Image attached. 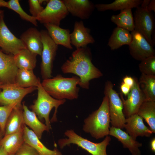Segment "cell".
<instances>
[{
    "label": "cell",
    "mask_w": 155,
    "mask_h": 155,
    "mask_svg": "<svg viewBox=\"0 0 155 155\" xmlns=\"http://www.w3.org/2000/svg\"><path fill=\"white\" fill-rule=\"evenodd\" d=\"M90 49L87 46L76 49L62 65L64 73H72L80 78L79 85L84 89H88L90 82L102 77L103 74L92 61Z\"/></svg>",
    "instance_id": "6da1fadb"
},
{
    "label": "cell",
    "mask_w": 155,
    "mask_h": 155,
    "mask_svg": "<svg viewBox=\"0 0 155 155\" xmlns=\"http://www.w3.org/2000/svg\"><path fill=\"white\" fill-rule=\"evenodd\" d=\"M80 82L77 76L65 78L61 74L43 80L41 84L45 90L54 98L58 100H72L79 96Z\"/></svg>",
    "instance_id": "7a4b0ae2"
},
{
    "label": "cell",
    "mask_w": 155,
    "mask_h": 155,
    "mask_svg": "<svg viewBox=\"0 0 155 155\" xmlns=\"http://www.w3.org/2000/svg\"><path fill=\"white\" fill-rule=\"evenodd\" d=\"M110 123L108 99L105 95L98 108L84 120L83 129L93 138L100 139L109 135Z\"/></svg>",
    "instance_id": "3957f363"
},
{
    "label": "cell",
    "mask_w": 155,
    "mask_h": 155,
    "mask_svg": "<svg viewBox=\"0 0 155 155\" xmlns=\"http://www.w3.org/2000/svg\"><path fill=\"white\" fill-rule=\"evenodd\" d=\"M37 89V99L30 106V108L40 120H44L49 131L51 129V122L57 121V113L59 107L64 104L66 100H58L52 97L44 89L41 82Z\"/></svg>",
    "instance_id": "277c9868"
},
{
    "label": "cell",
    "mask_w": 155,
    "mask_h": 155,
    "mask_svg": "<svg viewBox=\"0 0 155 155\" xmlns=\"http://www.w3.org/2000/svg\"><path fill=\"white\" fill-rule=\"evenodd\" d=\"M67 138L59 139L58 144L61 149L71 144L77 145L86 150L92 155H107L106 148L111 138L108 135L102 142L99 143L92 142L76 133L72 130H67L64 133Z\"/></svg>",
    "instance_id": "5b68a950"
},
{
    "label": "cell",
    "mask_w": 155,
    "mask_h": 155,
    "mask_svg": "<svg viewBox=\"0 0 155 155\" xmlns=\"http://www.w3.org/2000/svg\"><path fill=\"white\" fill-rule=\"evenodd\" d=\"M104 93L108 99L109 113L112 126L120 129L124 128L126 118L123 113V105L119 94L113 89L109 81L106 82Z\"/></svg>",
    "instance_id": "8992f818"
},
{
    "label": "cell",
    "mask_w": 155,
    "mask_h": 155,
    "mask_svg": "<svg viewBox=\"0 0 155 155\" xmlns=\"http://www.w3.org/2000/svg\"><path fill=\"white\" fill-rule=\"evenodd\" d=\"M43 49L40 64L41 74L43 80L52 78L53 63L58 45L52 39L47 30L40 31Z\"/></svg>",
    "instance_id": "52a82bcc"
},
{
    "label": "cell",
    "mask_w": 155,
    "mask_h": 155,
    "mask_svg": "<svg viewBox=\"0 0 155 155\" xmlns=\"http://www.w3.org/2000/svg\"><path fill=\"white\" fill-rule=\"evenodd\" d=\"M134 30L142 34L153 47L155 44V21L152 12L139 7L134 13Z\"/></svg>",
    "instance_id": "ba28073f"
},
{
    "label": "cell",
    "mask_w": 155,
    "mask_h": 155,
    "mask_svg": "<svg viewBox=\"0 0 155 155\" xmlns=\"http://www.w3.org/2000/svg\"><path fill=\"white\" fill-rule=\"evenodd\" d=\"M63 0H50L42 11L36 18L43 24L59 26L61 21L69 13Z\"/></svg>",
    "instance_id": "9c48e42d"
},
{
    "label": "cell",
    "mask_w": 155,
    "mask_h": 155,
    "mask_svg": "<svg viewBox=\"0 0 155 155\" xmlns=\"http://www.w3.org/2000/svg\"><path fill=\"white\" fill-rule=\"evenodd\" d=\"M0 88V104L3 105L16 104L22 106V101L27 94L31 93L37 87H32L27 88L20 87L15 84H1Z\"/></svg>",
    "instance_id": "30bf717a"
},
{
    "label": "cell",
    "mask_w": 155,
    "mask_h": 155,
    "mask_svg": "<svg viewBox=\"0 0 155 155\" xmlns=\"http://www.w3.org/2000/svg\"><path fill=\"white\" fill-rule=\"evenodd\" d=\"M0 47L5 53L13 55L27 48L21 39L15 36L7 27L4 20V13L0 16Z\"/></svg>",
    "instance_id": "8fae6325"
},
{
    "label": "cell",
    "mask_w": 155,
    "mask_h": 155,
    "mask_svg": "<svg viewBox=\"0 0 155 155\" xmlns=\"http://www.w3.org/2000/svg\"><path fill=\"white\" fill-rule=\"evenodd\" d=\"M132 40L128 45L130 54L135 59L141 61L154 56L155 50L140 33L135 30L131 32Z\"/></svg>",
    "instance_id": "7c38bea8"
},
{
    "label": "cell",
    "mask_w": 155,
    "mask_h": 155,
    "mask_svg": "<svg viewBox=\"0 0 155 155\" xmlns=\"http://www.w3.org/2000/svg\"><path fill=\"white\" fill-rule=\"evenodd\" d=\"M134 78V85L131 88L127 99L125 100L123 94L121 93L120 94L123 105V113L126 119L137 114L140 107L145 101V97L140 88L138 80L136 78Z\"/></svg>",
    "instance_id": "4fadbf2b"
},
{
    "label": "cell",
    "mask_w": 155,
    "mask_h": 155,
    "mask_svg": "<svg viewBox=\"0 0 155 155\" xmlns=\"http://www.w3.org/2000/svg\"><path fill=\"white\" fill-rule=\"evenodd\" d=\"M18 70L14 55L4 53L0 49V82L1 84H14Z\"/></svg>",
    "instance_id": "5bb4252c"
},
{
    "label": "cell",
    "mask_w": 155,
    "mask_h": 155,
    "mask_svg": "<svg viewBox=\"0 0 155 155\" xmlns=\"http://www.w3.org/2000/svg\"><path fill=\"white\" fill-rule=\"evenodd\" d=\"M69 13L82 20L89 18L95 8V5L88 0H63Z\"/></svg>",
    "instance_id": "9a60e30c"
},
{
    "label": "cell",
    "mask_w": 155,
    "mask_h": 155,
    "mask_svg": "<svg viewBox=\"0 0 155 155\" xmlns=\"http://www.w3.org/2000/svg\"><path fill=\"white\" fill-rule=\"evenodd\" d=\"M90 29L84 26L83 21L75 22L73 30L70 33V38L71 45L76 49L87 47L95 41L90 34Z\"/></svg>",
    "instance_id": "2e32d148"
},
{
    "label": "cell",
    "mask_w": 155,
    "mask_h": 155,
    "mask_svg": "<svg viewBox=\"0 0 155 155\" xmlns=\"http://www.w3.org/2000/svg\"><path fill=\"white\" fill-rule=\"evenodd\" d=\"M143 118L137 114L126 119L124 128L126 132L135 140L138 136L150 137L152 132L144 123Z\"/></svg>",
    "instance_id": "e0dca14e"
},
{
    "label": "cell",
    "mask_w": 155,
    "mask_h": 155,
    "mask_svg": "<svg viewBox=\"0 0 155 155\" xmlns=\"http://www.w3.org/2000/svg\"><path fill=\"white\" fill-rule=\"evenodd\" d=\"M20 39L29 51L41 56L43 44L40 31L35 28H30L21 34Z\"/></svg>",
    "instance_id": "ac0fdd59"
},
{
    "label": "cell",
    "mask_w": 155,
    "mask_h": 155,
    "mask_svg": "<svg viewBox=\"0 0 155 155\" xmlns=\"http://www.w3.org/2000/svg\"><path fill=\"white\" fill-rule=\"evenodd\" d=\"M23 129L24 142L33 148L38 155H62L61 152L57 149L51 150L46 148L33 131L25 124Z\"/></svg>",
    "instance_id": "d6986e66"
},
{
    "label": "cell",
    "mask_w": 155,
    "mask_h": 155,
    "mask_svg": "<svg viewBox=\"0 0 155 155\" xmlns=\"http://www.w3.org/2000/svg\"><path fill=\"white\" fill-rule=\"evenodd\" d=\"M109 135L116 138L122 144L123 148L129 149L132 155H141L139 148L142 146V143L122 129L112 126L110 128Z\"/></svg>",
    "instance_id": "ffe728a7"
},
{
    "label": "cell",
    "mask_w": 155,
    "mask_h": 155,
    "mask_svg": "<svg viewBox=\"0 0 155 155\" xmlns=\"http://www.w3.org/2000/svg\"><path fill=\"white\" fill-rule=\"evenodd\" d=\"M44 25L49 36L56 44L62 45L69 49H72L69 29L62 28L59 26L52 24Z\"/></svg>",
    "instance_id": "44dd1931"
},
{
    "label": "cell",
    "mask_w": 155,
    "mask_h": 155,
    "mask_svg": "<svg viewBox=\"0 0 155 155\" xmlns=\"http://www.w3.org/2000/svg\"><path fill=\"white\" fill-rule=\"evenodd\" d=\"M22 108L24 124L28 126L40 139L44 131H49L47 127L40 120L34 112L29 109L24 102L22 103Z\"/></svg>",
    "instance_id": "7402d4cb"
},
{
    "label": "cell",
    "mask_w": 155,
    "mask_h": 155,
    "mask_svg": "<svg viewBox=\"0 0 155 155\" xmlns=\"http://www.w3.org/2000/svg\"><path fill=\"white\" fill-rule=\"evenodd\" d=\"M24 142L23 129L16 132L4 135L0 142V146L3 148L8 155L15 154Z\"/></svg>",
    "instance_id": "603a6c76"
},
{
    "label": "cell",
    "mask_w": 155,
    "mask_h": 155,
    "mask_svg": "<svg viewBox=\"0 0 155 155\" xmlns=\"http://www.w3.org/2000/svg\"><path fill=\"white\" fill-rule=\"evenodd\" d=\"M132 40V36L129 31L117 27L113 30L107 45L111 50H114L124 45H129Z\"/></svg>",
    "instance_id": "cb8c5ba5"
},
{
    "label": "cell",
    "mask_w": 155,
    "mask_h": 155,
    "mask_svg": "<svg viewBox=\"0 0 155 155\" xmlns=\"http://www.w3.org/2000/svg\"><path fill=\"white\" fill-rule=\"evenodd\" d=\"M22 106H15L7 121L5 130V135L18 131L23 129L24 125Z\"/></svg>",
    "instance_id": "d4e9b609"
},
{
    "label": "cell",
    "mask_w": 155,
    "mask_h": 155,
    "mask_svg": "<svg viewBox=\"0 0 155 155\" xmlns=\"http://www.w3.org/2000/svg\"><path fill=\"white\" fill-rule=\"evenodd\" d=\"M37 55L26 48L14 55V57L18 69L33 70L36 66Z\"/></svg>",
    "instance_id": "484cf974"
},
{
    "label": "cell",
    "mask_w": 155,
    "mask_h": 155,
    "mask_svg": "<svg viewBox=\"0 0 155 155\" xmlns=\"http://www.w3.org/2000/svg\"><path fill=\"white\" fill-rule=\"evenodd\" d=\"M142 1V0H115L108 4H97L95 7L100 11L107 10L121 11L126 9L137 8L141 5Z\"/></svg>",
    "instance_id": "4316f807"
},
{
    "label": "cell",
    "mask_w": 155,
    "mask_h": 155,
    "mask_svg": "<svg viewBox=\"0 0 155 155\" xmlns=\"http://www.w3.org/2000/svg\"><path fill=\"white\" fill-rule=\"evenodd\" d=\"M40 79L34 74L32 70L18 69L14 84L24 88L37 87L40 83Z\"/></svg>",
    "instance_id": "83f0119b"
},
{
    "label": "cell",
    "mask_w": 155,
    "mask_h": 155,
    "mask_svg": "<svg viewBox=\"0 0 155 155\" xmlns=\"http://www.w3.org/2000/svg\"><path fill=\"white\" fill-rule=\"evenodd\" d=\"M111 20L118 27L129 32L134 30V19L131 9H126L121 10L119 14L112 15Z\"/></svg>",
    "instance_id": "f1b7e54d"
},
{
    "label": "cell",
    "mask_w": 155,
    "mask_h": 155,
    "mask_svg": "<svg viewBox=\"0 0 155 155\" xmlns=\"http://www.w3.org/2000/svg\"><path fill=\"white\" fill-rule=\"evenodd\" d=\"M137 114L144 119L152 133H155V101H145L141 105Z\"/></svg>",
    "instance_id": "f546056e"
},
{
    "label": "cell",
    "mask_w": 155,
    "mask_h": 155,
    "mask_svg": "<svg viewBox=\"0 0 155 155\" xmlns=\"http://www.w3.org/2000/svg\"><path fill=\"white\" fill-rule=\"evenodd\" d=\"M138 82L145 101H155V75L142 74Z\"/></svg>",
    "instance_id": "4dcf8cb0"
},
{
    "label": "cell",
    "mask_w": 155,
    "mask_h": 155,
    "mask_svg": "<svg viewBox=\"0 0 155 155\" xmlns=\"http://www.w3.org/2000/svg\"><path fill=\"white\" fill-rule=\"evenodd\" d=\"M7 2V8L11 9L16 13L23 20L29 22L36 26L37 20L36 18L27 14L22 9L18 0H10Z\"/></svg>",
    "instance_id": "1f68e13d"
},
{
    "label": "cell",
    "mask_w": 155,
    "mask_h": 155,
    "mask_svg": "<svg viewBox=\"0 0 155 155\" xmlns=\"http://www.w3.org/2000/svg\"><path fill=\"white\" fill-rule=\"evenodd\" d=\"M139 68L142 74L155 75V56L148 57L141 61Z\"/></svg>",
    "instance_id": "d6a6232c"
},
{
    "label": "cell",
    "mask_w": 155,
    "mask_h": 155,
    "mask_svg": "<svg viewBox=\"0 0 155 155\" xmlns=\"http://www.w3.org/2000/svg\"><path fill=\"white\" fill-rule=\"evenodd\" d=\"M16 104L0 106V127L1 131L5 133V128L7 119Z\"/></svg>",
    "instance_id": "836d02e7"
},
{
    "label": "cell",
    "mask_w": 155,
    "mask_h": 155,
    "mask_svg": "<svg viewBox=\"0 0 155 155\" xmlns=\"http://www.w3.org/2000/svg\"><path fill=\"white\" fill-rule=\"evenodd\" d=\"M45 0H29L28 1L29 11L32 16L36 18L42 11L44 8L41 4Z\"/></svg>",
    "instance_id": "e575fe53"
},
{
    "label": "cell",
    "mask_w": 155,
    "mask_h": 155,
    "mask_svg": "<svg viewBox=\"0 0 155 155\" xmlns=\"http://www.w3.org/2000/svg\"><path fill=\"white\" fill-rule=\"evenodd\" d=\"M15 155H38L36 150L29 144L24 142L17 151Z\"/></svg>",
    "instance_id": "d590c367"
},
{
    "label": "cell",
    "mask_w": 155,
    "mask_h": 155,
    "mask_svg": "<svg viewBox=\"0 0 155 155\" xmlns=\"http://www.w3.org/2000/svg\"><path fill=\"white\" fill-rule=\"evenodd\" d=\"M131 88L123 82L120 86V89L121 93L125 96H127L129 93Z\"/></svg>",
    "instance_id": "8d00e7d4"
},
{
    "label": "cell",
    "mask_w": 155,
    "mask_h": 155,
    "mask_svg": "<svg viewBox=\"0 0 155 155\" xmlns=\"http://www.w3.org/2000/svg\"><path fill=\"white\" fill-rule=\"evenodd\" d=\"M134 78L131 76L126 75L123 79V82L131 88L133 86L134 83Z\"/></svg>",
    "instance_id": "74e56055"
},
{
    "label": "cell",
    "mask_w": 155,
    "mask_h": 155,
    "mask_svg": "<svg viewBox=\"0 0 155 155\" xmlns=\"http://www.w3.org/2000/svg\"><path fill=\"white\" fill-rule=\"evenodd\" d=\"M147 10L150 12L153 11L155 12V0H150V2L147 6L146 9Z\"/></svg>",
    "instance_id": "f35d334b"
},
{
    "label": "cell",
    "mask_w": 155,
    "mask_h": 155,
    "mask_svg": "<svg viewBox=\"0 0 155 155\" xmlns=\"http://www.w3.org/2000/svg\"><path fill=\"white\" fill-rule=\"evenodd\" d=\"M150 1V0H143L140 7L143 9H146Z\"/></svg>",
    "instance_id": "ab89813d"
},
{
    "label": "cell",
    "mask_w": 155,
    "mask_h": 155,
    "mask_svg": "<svg viewBox=\"0 0 155 155\" xmlns=\"http://www.w3.org/2000/svg\"><path fill=\"white\" fill-rule=\"evenodd\" d=\"M150 148L152 150L153 152H155V138H154L151 140L150 143Z\"/></svg>",
    "instance_id": "60d3db41"
},
{
    "label": "cell",
    "mask_w": 155,
    "mask_h": 155,
    "mask_svg": "<svg viewBox=\"0 0 155 155\" xmlns=\"http://www.w3.org/2000/svg\"><path fill=\"white\" fill-rule=\"evenodd\" d=\"M7 2L3 0H0V7H7Z\"/></svg>",
    "instance_id": "b9f144b4"
},
{
    "label": "cell",
    "mask_w": 155,
    "mask_h": 155,
    "mask_svg": "<svg viewBox=\"0 0 155 155\" xmlns=\"http://www.w3.org/2000/svg\"><path fill=\"white\" fill-rule=\"evenodd\" d=\"M0 155H8L3 148L0 146Z\"/></svg>",
    "instance_id": "7bdbcfd3"
},
{
    "label": "cell",
    "mask_w": 155,
    "mask_h": 155,
    "mask_svg": "<svg viewBox=\"0 0 155 155\" xmlns=\"http://www.w3.org/2000/svg\"><path fill=\"white\" fill-rule=\"evenodd\" d=\"M5 135V133L0 131V142Z\"/></svg>",
    "instance_id": "ee69618b"
},
{
    "label": "cell",
    "mask_w": 155,
    "mask_h": 155,
    "mask_svg": "<svg viewBox=\"0 0 155 155\" xmlns=\"http://www.w3.org/2000/svg\"><path fill=\"white\" fill-rule=\"evenodd\" d=\"M3 11V10L0 9V16L3 13H4Z\"/></svg>",
    "instance_id": "f6af8a7d"
},
{
    "label": "cell",
    "mask_w": 155,
    "mask_h": 155,
    "mask_svg": "<svg viewBox=\"0 0 155 155\" xmlns=\"http://www.w3.org/2000/svg\"><path fill=\"white\" fill-rule=\"evenodd\" d=\"M8 155H15V154H8Z\"/></svg>",
    "instance_id": "bcb514c9"
},
{
    "label": "cell",
    "mask_w": 155,
    "mask_h": 155,
    "mask_svg": "<svg viewBox=\"0 0 155 155\" xmlns=\"http://www.w3.org/2000/svg\"><path fill=\"white\" fill-rule=\"evenodd\" d=\"M1 82H0V86H1Z\"/></svg>",
    "instance_id": "7dc6e473"
},
{
    "label": "cell",
    "mask_w": 155,
    "mask_h": 155,
    "mask_svg": "<svg viewBox=\"0 0 155 155\" xmlns=\"http://www.w3.org/2000/svg\"><path fill=\"white\" fill-rule=\"evenodd\" d=\"M0 131H1L0 127Z\"/></svg>",
    "instance_id": "c3c4849f"
}]
</instances>
